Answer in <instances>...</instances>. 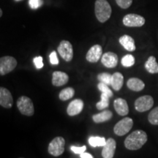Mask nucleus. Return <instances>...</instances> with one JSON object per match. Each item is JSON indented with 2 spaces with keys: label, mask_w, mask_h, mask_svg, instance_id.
<instances>
[{
  "label": "nucleus",
  "mask_w": 158,
  "mask_h": 158,
  "mask_svg": "<svg viewBox=\"0 0 158 158\" xmlns=\"http://www.w3.org/2000/svg\"><path fill=\"white\" fill-rule=\"evenodd\" d=\"M84 101L81 99H76L70 102L67 108V113L69 116H73L78 115L84 108Z\"/></svg>",
  "instance_id": "nucleus-13"
},
{
  "label": "nucleus",
  "mask_w": 158,
  "mask_h": 158,
  "mask_svg": "<svg viewBox=\"0 0 158 158\" xmlns=\"http://www.w3.org/2000/svg\"><path fill=\"white\" fill-rule=\"evenodd\" d=\"M17 61L14 57L6 56L0 59V75L5 76L15 68Z\"/></svg>",
  "instance_id": "nucleus-6"
},
{
  "label": "nucleus",
  "mask_w": 158,
  "mask_h": 158,
  "mask_svg": "<svg viewBox=\"0 0 158 158\" xmlns=\"http://www.w3.org/2000/svg\"><path fill=\"white\" fill-rule=\"evenodd\" d=\"M113 116V113L110 110H106L101 113L94 114L92 116V119L95 123H102V122H107L110 120Z\"/></svg>",
  "instance_id": "nucleus-20"
},
{
  "label": "nucleus",
  "mask_w": 158,
  "mask_h": 158,
  "mask_svg": "<svg viewBox=\"0 0 158 158\" xmlns=\"http://www.w3.org/2000/svg\"><path fill=\"white\" fill-rule=\"evenodd\" d=\"M118 6L122 9H127L131 6L133 0H116Z\"/></svg>",
  "instance_id": "nucleus-29"
},
{
  "label": "nucleus",
  "mask_w": 158,
  "mask_h": 158,
  "mask_svg": "<svg viewBox=\"0 0 158 158\" xmlns=\"http://www.w3.org/2000/svg\"><path fill=\"white\" fill-rule=\"evenodd\" d=\"M102 48L101 45H94L91 47L86 54V59L88 62L92 63L98 62L102 58Z\"/></svg>",
  "instance_id": "nucleus-10"
},
{
  "label": "nucleus",
  "mask_w": 158,
  "mask_h": 158,
  "mask_svg": "<svg viewBox=\"0 0 158 158\" xmlns=\"http://www.w3.org/2000/svg\"><path fill=\"white\" fill-rule=\"evenodd\" d=\"M106 143V140L103 137L95 136V137H90L89 138V143L90 146H92L93 147H103Z\"/></svg>",
  "instance_id": "nucleus-23"
},
{
  "label": "nucleus",
  "mask_w": 158,
  "mask_h": 158,
  "mask_svg": "<svg viewBox=\"0 0 158 158\" xmlns=\"http://www.w3.org/2000/svg\"><path fill=\"white\" fill-rule=\"evenodd\" d=\"M114 108L116 113L120 116H126L129 113V107L127 102L125 100L122 98H117L114 100Z\"/></svg>",
  "instance_id": "nucleus-16"
},
{
  "label": "nucleus",
  "mask_w": 158,
  "mask_h": 158,
  "mask_svg": "<svg viewBox=\"0 0 158 158\" xmlns=\"http://www.w3.org/2000/svg\"><path fill=\"white\" fill-rule=\"evenodd\" d=\"M2 16V10H0V17Z\"/></svg>",
  "instance_id": "nucleus-35"
},
{
  "label": "nucleus",
  "mask_w": 158,
  "mask_h": 158,
  "mask_svg": "<svg viewBox=\"0 0 158 158\" xmlns=\"http://www.w3.org/2000/svg\"><path fill=\"white\" fill-rule=\"evenodd\" d=\"M124 84V77L120 73H115L112 75L111 81H110V86L114 90H120L123 86Z\"/></svg>",
  "instance_id": "nucleus-19"
},
{
  "label": "nucleus",
  "mask_w": 158,
  "mask_h": 158,
  "mask_svg": "<svg viewBox=\"0 0 158 158\" xmlns=\"http://www.w3.org/2000/svg\"><path fill=\"white\" fill-rule=\"evenodd\" d=\"M123 23L128 27H141L145 23V19L137 14H127L123 18Z\"/></svg>",
  "instance_id": "nucleus-9"
},
{
  "label": "nucleus",
  "mask_w": 158,
  "mask_h": 158,
  "mask_svg": "<svg viewBox=\"0 0 158 158\" xmlns=\"http://www.w3.org/2000/svg\"><path fill=\"white\" fill-rule=\"evenodd\" d=\"M33 62L36 67L37 69H41L43 67V57L42 56H37L33 59Z\"/></svg>",
  "instance_id": "nucleus-31"
},
{
  "label": "nucleus",
  "mask_w": 158,
  "mask_h": 158,
  "mask_svg": "<svg viewBox=\"0 0 158 158\" xmlns=\"http://www.w3.org/2000/svg\"><path fill=\"white\" fill-rule=\"evenodd\" d=\"M127 86L130 90L135 91V92H140L145 87V84L142 81L141 79L131 78L127 81Z\"/></svg>",
  "instance_id": "nucleus-18"
},
{
  "label": "nucleus",
  "mask_w": 158,
  "mask_h": 158,
  "mask_svg": "<svg viewBox=\"0 0 158 158\" xmlns=\"http://www.w3.org/2000/svg\"><path fill=\"white\" fill-rule=\"evenodd\" d=\"M147 141V135L143 130H138L130 134L124 141V146L129 150H138Z\"/></svg>",
  "instance_id": "nucleus-1"
},
{
  "label": "nucleus",
  "mask_w": 158,
  "mask_h": 158,
  "mask_svg": "<svg viewBox=\"0 0 158 158\" xmlns=\"http://www.w3.org/2000/svg\"><path fill=\"white\" fill-rule=\"evenodd\" d=\"M70 149L72 150L73 152L75 154H82L83 152H85L86 149V146H83V147H76V146H72L70 147Z\"/></svg>",
  "instance_id": "nucleus-32"
},
{
  "label": "nucleus",
  "mask_w": 158,
  "mask_h": 158,
  "mask_svg": "<svg viewBox=\"0 0 158 158\" xmlns=\"http://www.w3.org/2000/svg\"><path fill=\"white\" fill-rule=\"evenodd\" d=\"M20 158H23V157H20Z\"/></svg>",
  "instance_id": "nucleus-37"
},
{
  "label": "nucleus",
  "mask_w": 158,
  "mask_h": 158,
  "mask_svg": "<svg viewBox=\"0 0 158 158\" xmlns=\"http://www.w3.org/2000/svg\"><path fill=\"white\" fill-rule=\"evenodd\" d=\"M94 12L98 21L104 23L110 19L112 10L107 0H96Z\"/></svg>",
  "instance_id": "nucleus-2"
},
{
  "label": "nucleus",
  "mask_w": 158,
  "mask_h": 158,
  "mask_svg": "<svg viewBox=\"0 0 158 158\" xmlns=\"http://www.w3.org/2000/svg\"><path fill=\"white\" fill-rule=\"evenodd\" d=\"M49 58H50V62L51 64H59V59L58 57H57V54L56 51H52L51 53L50 56H49Z\"/></svg>",
  "instance_id": "nucleus-33"
},
{
  "label": "nucleus",
  "mask_w": 158,
  "mask_h": 158,
  "mask_svg": "<svg viewBox=\"0 0 158 158\" xmlns=\"http://www.w3.org/2000/svg\"><path fill=\"white\" fill-rule=\"evenodd\" d=\"M116 143L114 138H108L106 143L102 147V156L103 158H113L115 154Z\"/></svg>",
  "instance_id": "nucleus-12"
},
{
  "label": "nucleus",
  "mask_w": 158,
  "mask_h": 158,
  "mask_svg": "<svg viewBox=\"0 0 158 158\" xmlns=\"http://www.w3.org/2000/svg\"><path fill=\"white\" fill-rule=\"evenodd\" d=\"M75 90L72 87H68L62 89L59 93V99L62 101L70 100L74 96Z\"/></svg>",
  "instance_id": "nucleus-22"
},
{
  "label": "nucleus",
  "mask_w": 158,
  "mask_h": 158,
  "mask_svg": "<svg viewBox=\"0 0 158 158\" xmlns=\"http://www.w3.org/2000/svg\"><path fill=\"white\" fill-rule=\"evenodd\" d=\"M80 157L81 158H93L92 155H90L89 153L87 152H83L82 154H81Z\"/></svg>",
  "instance_id": "nucleus-34"
},
{
  "label": "nucleus",
  "mask_w": 158,
  "mask_h": 158,
  "mask_svg": "<svg viewBox=\"0 0 158 158\" xmlns=\"http://www.w3.org/2000/svg\"><path fill=\"white\" fill-rule=\"evenodd\" d=\"M145 68L149 73H158V64L155 56H151L145 63Z\"/></svg>",
  "instance_id": "nucleus-21"
},
{
  "label": "nucleus",
  "mask_w": 158,
  "mask_h": 158,
  "mask_svg": "<svg viewBox=\"0 0 158 158\" xmlns=\"http://www.w3.org/2000/svg\"><path fill=\"white\" fill-rule=\"evenodd\" d=\"M118 41H119L120 44H121L127 51H134L135 50L136 47L135 45V41H134L133 37L129 36V35H123V36L120 37Z\"/></svg>",
  "instance_id": "nucleus-17"
},
{
  "label": "nucleus",
  "mask_w": 158,
  "mask_h": 158,
  "mask_svg": "<svg viewBox=\"0 0 158 158\" xmlns=\"http://www.w3.org/2000/svg\"><path fill=\"white\" fill-rule=\"evenodd\" d=\"M149 122L153 125H158V107L155 108L150 112L148 116Z\"/></svg>",
  "instance_id": "nucleus-26"
},
{
  "label": "nucleus",
  "mask_w": 158,
  "mask_h": 158,
  "mask_svg": "<svg viewBox=\"0 0 158 158\" xmlns=\"http://www.w3.org/2000/svg\"><path fill=\"white\" fill-rule=\"evenodd\" d=\"M111 75L106 73H102L98 74V79L100 82L103 83L107 85H110V81H111Z\"/></svg>",
  "instance_id": "nucleus-27"
},
{
  "label": "nucleus",
  "mask_w": 158,
  "mask_h": 158,
  "mask_svg": "<svg viewBox=\"0 0 158 158\" xmlns=\"http://www.w3.org/2000/svg\"><path fill=\"white\" fill-rule=\"evenodd\" d=\"M64 145L65 141L64 138L60 136L56 137L49 143L48 149L49 154L54 157L60 156L64 152Z\"/></svg>",
  "instance_id": "nucleus-4"
},
{
  "label": "nucleus",
  "mask_w": 158,
  "mask_h": 158,
  "mask_svg": "<svg viewBox=\"0 0 158 158\" xmlns=\"http://www.w3.org/2000/svg\"><path fill=\"white\" fill-rule=\"evenodd\" d=\"M69 76L62 71H55L52 75V84L55 86H61L68 82Z\"/></svg>",
  "instance_id": "nucleus-15"
},
{
  "label": "nucleus",
  "mask_w": 158,
  "mask_h": 158,
  "mask_svg": "<svg viewBox=\"0 0 158 158\" xmlns=\"http://www.w3.org/2000/svg\"><path fill=\"white\" fill-rule=\"evenodd\" d=\"M133 126V121L131 118L125 117L120 120L114 126V131L116 135L122 136L126 135L132 129Z\"/></svg>",
  "instance_id": "nucleus-5"
},
{
  "label": "nucleus",
  "mask_w": 158,
  "mask_h": 158,
  "mask_svg": "<svg viewBox=\"0 0 158 158\" xmlns=\"http://www.w3.org/2000/svg\"><path fill=\"white\" fill-rule=\"evenodd\" d=\"M109 98L108 94L106 93L101 94V100H100V102H98V103L96 104V107L98 110H102L105 109L109 106Z\"/></svg>",
  "instance_id": "nucleus-24"
},
{
  "label": "nucleus",
  "mask_w": 158,
  "mask_h": 158,
  "mask_svg": "<svg viewBox=\"0 0 158 158\" xmlns=\"http://www.w3.org/2000/svg\"><path fill=\"white\" fill-rule=\"evenodd\" d=\"M118 58L115 53L107 52L102 54L101 58V62L105 67L108 68H114L116 67L118 64Z\"/></svg>",
  "instance_id": "nucleus-14"
},
{
  "label": "nucleus",
  "mask_w": 158,
  "mask_h": 158,
  "mask_svg": "<svg viewBox=\"0 0 158 158\" xmlns=\"http://www.w3.org/2000/svg\"><path fill=\"white\" fill-rule=\"evenodd\" d=\"M58 53L66 62H70L73 57V48L71 43L68 40H62L57 48Z\"/></svg>",
  "instance_id": "nucleus-7"
},
{
  "label": "nucleus",
  "mask_w": 158,
  "mask_h": 158,
  "mask_svg": "<svg viewBox=\"0 0 158 158\" xmlns=\"http://www.w3.org/2000/svg\"><path fill=\"white\" fill-rule=\"evenodd\" d=\"M43 5V0H29V5L31 9H38Z\"/></svg>",
  "instance_id": "nucleus-30"
},
{
  "label": "nucleus",
  "mask_w": 158,
  "mask_h": 158,
  "mask_svg": "<svg viewBox=\"0 0 158 158\" xmlns=\"http://www.w3.org/2000/svg\"><path fill=\"white\" fill-rule=\"evenodd\" d=\"M17 107L23 115L31 116L35 113L33 102L31 99L27 96H21L18 99Z\"/></svg>",
  "instance_id": "nucleus-3"
},
{
  "label": "nucleus",
  "mask_w": 158,
  "mask_h": 158,
  "mask_svg": "<svg viewBox=\"0 0 158 158\" xmlns=\"http://www.w3.org/2000/svg\"><path fill=\"white\" fill-rule=\"evenodd\" d=\"M154 105L152 97L150 95H144L140 97L135 102V110L138 112H144L151 109Z\"/></svg>",
  "instance_id": "nucleus-8"
},
{
  "label": "nucleus",
  "mask_w": 158,
  "mask_h": 158,
  "mask_svg": "<svg viewBox=\"0 0 158 158\" xmlns=\"http://www.w3.org/2000/svg\"><path fill=\"white\" fill-rule=\"evenodd\" d=\"M121 63L124 67L129 68V67L133 66V65L135 64V58H134L133 55L127 54L122 57Z\"/></svg>",
  "instance_id": "nucleus-25"
},
{
  "label": "nucleus",
  "mask_w": 158,
  "mask_h": 158,
  "mask_svg": "<svg viewBox=\"0 0 158 158\" xmlns=\"http://www.w3.org/2000/svg\"><path fill=\"white\" fill-rule=\"evenodd\" d=\"M15 1H16V2H19V1H21V0H15Z\"/></svg>",
  "instance_id": "nucleus-36"
},
{
  "label": "nucleus",
  "mask_w": 158,
  "mask_h": 158,
  "mask_svg": "<svg viewBox=\"0 0 158 158\" xmlns=\"http://www.w3.org/2000/svg\"><path fill=\"white\" fill-rule=\"evenodd\" d=\"M98 89L101 92H102V93H106L108 94V96H109L110 98L113 97V92H112V91L110 89L109 87H108V85L100 82V84H98Z\"/></svg>",
  "instance_id": "nucleus-28"
},
{
  "label": "nucleus",
  "mask_w": 158,
  "mask_h": 158,
  "mask_svg": "<svg viewBox=\"0 0 158 158\" xmlns=\"http://www.w3.org/2000/svg\"><path fill=\"white\" fill-rule=\"evenodd\" d=\"M13 104V98L10 92L6 88H0V105L2 107L10 108Z\"/></svg>",
  "instance_id": "nucleus-11"
}]
</instances>
